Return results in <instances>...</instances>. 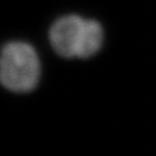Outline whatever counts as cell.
<instances>
[{"label":"cell","instance_id":"2","mask_svg":"<svg viewBox=\"0 0 156 156\" xmlns=\"http://www.w3.org/2000/svg\"><path fill=\"white\" fill-rule=\"evenodd\" d=\"M41 62L33 45L9 42L0 52V84L13 93H29L39 82Z\"/></svg>","mask_w":156,"mask_h":156},{"label":"cell","instance_id":"1","mask_svg":"<svg viewBox=\"0 0 156 156\" xmlns=\"http://www.w3.org/2000/svg\"><path fill=\"white\" fill-rule=\"evenodd\" d=\"M49 41L60 57L87 59L102 49L104 31L98 21L69 14L52 23Z\"/></svg>","mask_w":156,"mask_h":156}]
</instances>
